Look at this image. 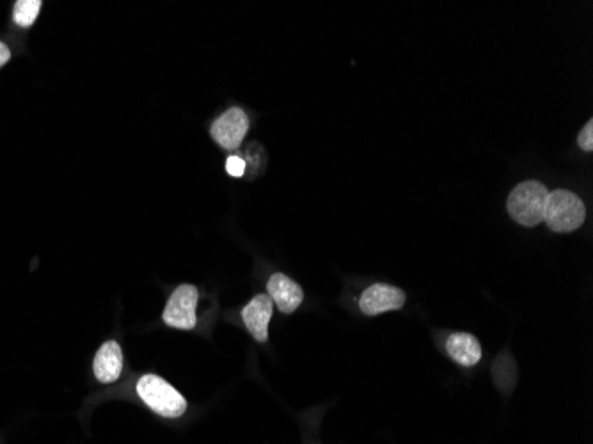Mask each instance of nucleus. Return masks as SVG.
<instances>
[{
	"instance_id": "obj_1",
	"label": "nucleus",
	"mask_w": 593,
	"mask_h": 444,
	"mask_svg": "<svg viewBox=\"0 0 593 444\" xmlns=\"http://www.w3.org/2000/svg\"><path fill=\"white\" fill-rule=\"evenodd\" d=\"M586 208L578 194L558 189L549 191L544 207V222L554 233H572L583 226Z\"/></svg>"
},
{
	"instance_id": "obj_2",
	"label": "nucleus",
	"mask_w": 593,
	"mask_h": 444,
	"mask_svg": "<svg viewBox=\"0 0 593 444\" xmlns=\"http://www.w3.org/2000/svg\"><path fill=\"white\" fill-rule=\"evenodd\" d=\"M547 194L546 185L537 180L519 183L508 196V214L521 226H537L544 221Z\"/></svg>"
},
{
	"instance_id": "obj_3",
	"label": "nucleus",
	"mask_w": 593,
	"mask_h": 444,
	"mask_svg": "<svg viewBox=\"0 0 593 444\" xmlns=\"http://www.w3.org/2000/svg\"><path fill=\"white\" fill-rule=\"evenodd\" d=\"M137 395L162 418H180L187 411V400L159 375H143L137 382Z\"/></svg>"
},
{
	"instance_id": "obj_4",
	"label": "nucleus",
	"mask_w": 593,
	"mask_h": 444,
	"mask_svg": "<svg viewBox=\"0 0 593 444\" xmlns=\"http://www.w3.org/2000/svg\"><path fill=\"white\" fill-rule=\"evenodd\" d=\"M199 292L196 286L182 285L174 290L164 310V322L167 326L182 331H190L198 324L196 308H198Z\"/></svg>"
},
{
	"instance_id": "obj_5",
	"label": "nucleus",
	"mask_w": 593,
	"mask_h": 444,
	"mask_svg": "<svg viewBox=\"0 0 593 444\" xmlns=\"http://www.w3.org/2000/svg\"><path fill=\"white\" fill-rule=\"evenodd\" d=\"M249 130V118L240 107H233L217 118L212 125V139L224 150H237L246 139Z\"/></svg>"
},
{
	"instance_id": "obj_6",
	"label": "nucleus",
	"mask_w": 593,
	"mask_h": 444,
	"mask_svg": "<svg viewBox=\"0 0 593 444\" xmlns=\"http://www.w3.org/2000/svg\"><path fill=\"white\" fill-rule=\"evenodd\" d=\"M404 304V290L386 283L368 286L359 299V308L368 317H377L386 311L402 310Z\"/></svg>"
},
{
	"instance_id": "obj_7",
	"label": "nucleus",
	"mask_w": 593,
	"mask_h": 444,
	"mask_svg": "<svg viewBox=\"0 0 593 444\" xmlns=\"http://www.w3.org/2000/svg\"><path fill=\"white\" fill-rule=\"evenodd\" d=\"M274 310V302L269 295L260 294L242 310V320L254 340L265 343L269 340V324Z\"/></svg>"
},
{
	"instance_id": "obj_8",
	"label": "nucleus",
	"mask_w": 593,
	"mask_h": 444,
	"mask_svg": "<svg viewBox=\"0 0 593 444\" xmlns=\"http://www.w3.org/2000/svg\"><path fill=\"white\" fill-rule=\"evenodd\" d=\"M267 290H269V297L272 302L285 315H290V313L297 310L302 304V299H304L301 286L297 285L293 279L288 278L285 274H279V272L274 276H270Z\"/></svg>"
},
{
	"instance_id": "obj_9",
	"label": "nucleus",
	"mask_w": 593,
	"mask_h": 444,
	"mask_svg": "<svg viewBox=\"0 0 593 444\" xmlns=\"http://www.w3.org/2000/svg\"><path fill=\"white\" fill-rule=\"evenodd\" d=\"M95 377L103 384H112L123 372V352L118 341H107L98 349L93 363Z\"/></svg>"
},
{
	"instance_id": "obj_10",
	"label": "nucleus",
	"mask_w": 593,
	"mask_h": 444,
	"mask_svg": "<svg viewBox=\"0 0 593 444\" xmlns=\"http://www.w3.org/2000/svg\"><path fill=\"white\" fill-rule=\"evenodd\" d=\"M446 350L455 363L467 368L478 365V361L482 359V345L473 334H451L446 341Z\"/></svg>"
},
{
	"instance_id": "obj_11",
	"label": "nucleus",
	"mask_w": 593,
	"mask_h": 444,
	"mask_svg": "<svg viewBox=\"0 0 593 444\" xmlns=\"http://www.w3.org/2000/svg\"><path fill=\"white\" fill-rule=\"evenodd\" d=\"M40 0H18L15 2V8H13V18H15V24L20 27H31L36 18L40 15L41 11Z\"/></svg>"
},
{
	"instance_id": "obj_12",
	"label": "nucleus",
	"mask_w": 593,
	"mask_h": 444,
	"mask_svg": "<svg viewBox=\"0 0 593 444\" xmlns=\"http://www.w3.org/2000/svg\"><path fill=\"white\" fill-rule=\"evenodd\" d=\"M226 171H228V175L233 176V178L244 176V173H246V160L242 159V157H237V155H233V157L226 160Z\"/></svg>"
},
{
	"instance_id": "obj_13",
	"label": "nucleus",
	"mask_w": 593,
	"mask_h": 444,
	"mask_svg": "<svg viewBox=\"0 0 593 444\" xmlns=\"http://www.w3.org/2000/svg\"><path fill=\"white\" fill-rule=\"evenodd\" d=\"M578 144L581 150L592 151L593 150V121L590 119L586 123L585 128L579 132Z\"/></svg>"
},
{
	"instance_id": "obj_14",
	"label": "nucleus",
	"mask_w": 593,
	"mask_h": 444,
	"mask_svg": "<svg viewBox=\"0 0 593 444\" xmlns=\"http://www.w3.org/2000/svg\"><path fill=\"white\" fill-rule=\"evenodd\" d=\"M9 59H11V50H9V47L6 45V43H2V41H0V68H2L4 64L8 63Z\"/></svg>"
}]
</instances>
